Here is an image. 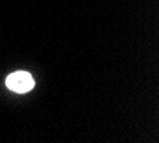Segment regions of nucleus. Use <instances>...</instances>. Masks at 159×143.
<instances>
[{
	"mask_svg": "<svg viewBox=\"0 0 159 143\" xmlns=\"http://www.w3.org/2000/svg\"><path fill=\"white\" fill-rule=\"evenodd\" d=\"M6 84L13 92L27 93L33 89L34 80H33V77H32V74L27 73V72H15V73H11L7 76Z\"/></svg>",
	"mask_w": 159,
	"mask_h": 143,
	"instance_id": "1",
	"label": "nucleus"
}]
</instances>
